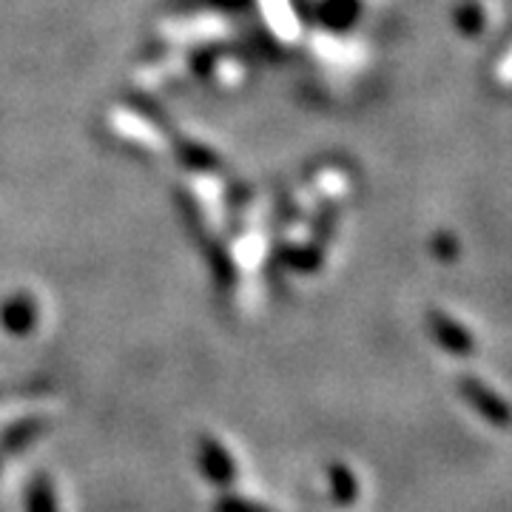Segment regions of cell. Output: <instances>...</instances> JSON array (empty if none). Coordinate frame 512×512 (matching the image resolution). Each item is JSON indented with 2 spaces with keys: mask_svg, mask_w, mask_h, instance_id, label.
Wrapping results in <instances>:
<instances>
[{
  "mask_svg": "<svg viewBox=\"0 0 512 512\" xmlns=\"http://www.w3.org/2000/svg\"><path fill=\"white\" fill-rule=\"evenodd\" d=\"M464 390H467V396H470V402L476 404L478 410L487 416V419H493V424H501V427H510L512 424V413L504 407L501 399H495L493 393H487L481 384H464Z\"/></svg>",
  "mask_w": 512,
  "mask_h": 512,
  "instance_id": "obj_1",
  "label": "cell"
}]
</instances>
